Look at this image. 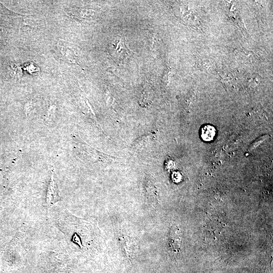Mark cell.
Instances as JSON below:
<instances>
[{
  "label": "cell",
  "mask_w": 273,
  "mask_h": 273,
  "mask_svg": "<svg viewBox=\"0 0 273 273\" xmlns=\"http://www.w3.org/2000/svg\"><path fill=\"white\" fill-rule=\"evenodd\" d=\"M216 133L215 128L210 125H206L201 129V135L202 139L206 142L212 141Z\"/></svg>",
  "instance_id": "7a4b0ae2"
},
{
  "label": "cell",
  "mask_w": 273,
  "mask_h": 273,
  "mask_svg": "<svg viewBox=\"0 0 273 273\" xmlns=\"http://www.w3.org/2000/svg\"><path fill=\"white\" fill-rule=\"evenodd\" d=\"M55 193H56L55 183L54 181H52L51 183L49 191L48 192V198H49L50 201H51L50 203L51 202V201L53 200V197H54V196H55L56 195Z\"/></svg>",
  "instance_id": "3957f363"
},
{
  "label": "cell",
  "mask_w": 273,
  "mask_h": 273,
  "mask_svg": "<svg viewBox=\"0 0 273 273\" xmlns=\"http://www.w3.org/2000/svg\"><path fill=\"white\" fill-rule=\"evenodd\" d=\"M168 244L170 248L174 252L179 251L182 246V234L177 226H172L168 234Z\"/></svg>",
  "instance_id": "6da1fadb"
}]
</instances>
